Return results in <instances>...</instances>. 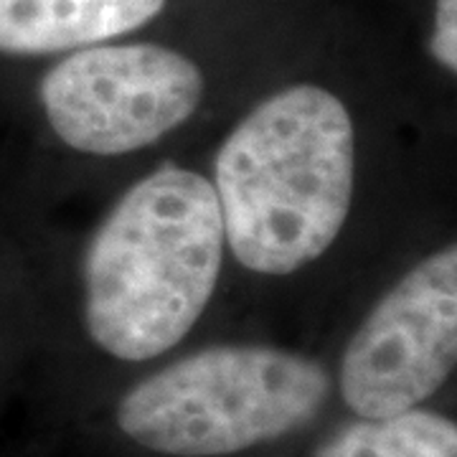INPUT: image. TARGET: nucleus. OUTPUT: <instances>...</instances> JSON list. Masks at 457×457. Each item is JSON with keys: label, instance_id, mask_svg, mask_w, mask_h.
Instances as JSON below:
<instances>
[{"label": "nucleus", "instance_id": "f257e3e1", "mask_svg": "<svg viewBox=\"0 0 457 457\" xmlns=\"http://www.w3.org/2000/svg\"><path fill=\"white\" fill-rule=\"evenodd\" d=\"M356 183V130L338 95L282 87L237 122L213 161V191L234 260L293 275L338 239Z\"/></svg>", "mask_w": 457, "mask_h": 457}, {"label": "nucleus", "instance_id": "f03ea898", "mask_svg": "<svg viewBox=\"0 0 457 457\" xmlns=\"http://www.w3.org/2000/svg\"><path fill=\"white\" fill-rule=\"evenodd\" d=\"M224 245L212 180L163 163L132 183L84 252L89 338L120 361L173 351L212 303Z\"/></svg>", "mask_w": 457, "mask_h": 457}, {"label": "nucleus", "instance_id": "7ed1b4c3", "mask_svg": "<svg viewBox=\"0 0 457 457\" xmlns=\"http://www.w3.org/2000/svg\"><path fill=\"white\" fill-rule=\"evenodd\" d=\"M328 396L330 374L315 359L221 343L135 384L117 404V427L161 455H234L311 425Z\"/></svg>", "mask_w": 457, "mask_h": 457}, {"label": "nucleus", "instance_id": "20e7f679", "mask_svg": "<svg viewBox=\"0 0 457 457\" xmlns=\"http://www.w3.org/2000/svg\"><path fill=\"white\" fill-rule=\"evenodd\" d=\"M201 66L161 44H95L69 51L38 84L54 135L77 153L112 158L155 145L204 102Z\"/></svg>", "mask_w": 457, "mask_h": 457}, {"label": "nucleus", "instance_id": "39448f33", "mask_svg": "<svg viewBox=\"0 0 457 457\" xmlns=\"http://www.w3.org/2000/svg\"><path fill=\"white\" fill-rule=\"evenodd\" d=\"M457 361V249L420 260L376 303L341 356L345 407L363 420L417 409Z\"/></svg>", "mask_w": 457, "mask_h": 457}, {"label": "nucleus", "instance_id": "423d86ee", "mask_svg": "<svg viewBox=\"0 0 457 457\" xmlns=\"http://www.w3.org/2000/svg\"><path fill=\"white\" fill-rule=\"evenodd\" d=\"M168 0H0V54L46 56L107 44L161 16Z\"/></svg>", "mask_w": 457, "mask_h": 457}, {"label": "nucleus", "instance_id": "0eeeda50", "mask_svg": "<svg viewBox=\"0 0 457 457\" xmlns=\"http://www.w3.org/2000/svg\"><path fill=\"white\" fill-rule=\"evenodd\" d=\"M315 457H457V425L420 407L378 420L361 417L333 432Z\"/></svg>", "mask_w": 457, "mask_h": 457}, {"label": "nucleus", "instance_id": "6e6552de", "mask_svg": "<svg viewBox=\"0 0 457 457\" xmlns=\"http://www.w3.org/2000/svg\"><path fill=\"white\" fill-rule=\"evenodd\" d=\"M432 59L447 69L457 71V0H435V23L429 36Z\"/></svg>", "mask_w": 457, "mask_h": 457}]
</instances>
